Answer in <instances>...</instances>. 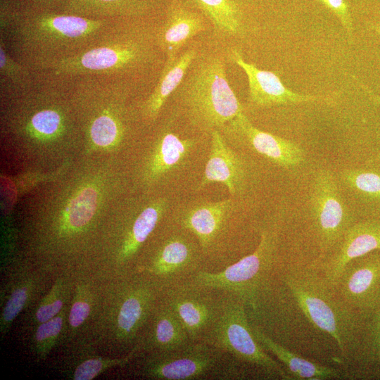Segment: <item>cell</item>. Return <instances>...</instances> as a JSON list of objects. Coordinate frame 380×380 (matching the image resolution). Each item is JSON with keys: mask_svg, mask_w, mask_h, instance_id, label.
Masks as SVG:
<instances>
[{"mask_svg": "<svg viewBox=\"0 0 380 380\" xmlns=\"http://www.w3.org/2000/svg\"><path fill=\"white\" fill-rule=\"evenodd\" d=\"M232 207L233 202L230 198L196 203L182 211L178 222L196 237L201 251L206 254L223 233Z\"/></svg>", "mask_w": 380, "mask_h": 380, "instance_id": "obj_18", "label": "cell"}, {"mask_svg": "<svg viewBox=\"0 0 380 380\" xmlns=\"http://www.w3.org/2000/svg\"><path fill=\"white\" fill-rule=\"evenodd\" d=\"M231 59L246 73L248 82L249 100L259 107L327 101L330 97L305 95L286 88L277 75L261 70L246 62L236 49L230 51Z\"/></svg>", "mask_w": 380, "mask_h": 380, "instance_id": "obj_17", "label": "cell"}, {"mask_svg": "<svg viewBox=\"0 0 380 380\" xmlns=\"http://www.w3.org/2000/svg\"><path fill=\"white\" fill-rule=\"evenodd\" d=\"M334 286L341 299L369 316L380 308V250L350 261Z\"/></svg>", "mask_w": 380, "mask_h": 380, "instance_id": "obj_12", "label": "cell"}, {"mask_svg": "<svg viewBox=\"0 0 380 380\" xmlns=\"http://www.w3.org/2000/svg\"><path fill=\"white\" fill-rule=\"evenodd\" d=\"M162 285L136 270L100 279L96 312L84 341L108 352L138 343L160 299Z\"/></svg>", "mask_w": 380, "mask_h": 380, "instance_id": "obj_2", "label": "cell"}, {"mask_svg": "<svg viewBox=\"0 0 380 380\" xmlns=\"http://www.w3.org/2000/svg\"><path fill=\"white\" fill-rule=\"evenodd\" d=\"M65 346V355L61 360V372L70 379L91 380L106 370L128 364L142 353L137 344L126 355L110 357L96 355L92 345L80 341Z\"/></svg>", "mask_w": 380, "mask_h": 380, "instance_id": "obj_20", "label": "cell"}, {"mask_svg": "<svg viewBox=\"0 0 380 380\" xmlns=\"http://www.w3.org/2000/svg\"><path fill=\"white\" fill-rule=\"evenodd\" d=\"M167 208V199H156L130 221L108 260L107 275L134 270L132 261L135 255L163 218Z\"/></svg>", "mask_w": 380, "mask_h": 380, "instance_id": "obj_16", "label": "cell"}, {"mask_svg": "<svg viewBox=\"0 0 380 380\" xmlns=\"http://www.w3.org/2000/svg\"><path fill=\"white\" fill-rule=\"evenodd\" d=\"M380 250V220L355 222L319 270L334 286L345 267L353 260Z\"/></svg>", "mask_w": 380, "mask_h": 380, "instance_id": "obj_15", "label": "cell"}, {"mask_svg": "<svg viewBox=\"0 0 380 380\" xmlns=\"http://www.w3.org/2000/svg\"><path fill=\"white\" fill-rule=\"evenodd\" d=\"M274 340L299 354L332 357L350 366L369 316L348 305L317 269L287 263L274 269L269 303Z\"/></svg>", "mask_w": 380, "mask_h": 380, "instance_id": "obj_1", "label": "cell"}, {"mask_svg": "<svg viewBox=\"0 0 380 380\" xmlns=\"http://www.w3.org/2000/svg\"><path fill=\"white\" fill-rule=\"evenodd\" d=\"M98 194L91 186L80 191L69 203L65 217L57 227L56 237L65 238L81 233L87 228L95 214Z\"/></svg>", "mask_w": 380, "mask_h": 380, "instance_id": "obj_30", "label": "cell"}, {"mask_svg": "<svg viewBox=\"0 0 380 380\" xmlns=\"http://www.w3.org/2000/svg\"><path fill=\"white\" fill-rule=\"evenodd\" d=\"M223 128L227 134L240 139L253 150L282 167H296L305 160L304 151L298 145L258 129L243 112Z\"/></svg>", "mask_w": 380, "mask_h": 380, "instance_id": "obj_14", "label": "cell"}, {"mask_svg": "<svg viewBox=\"0 0 380 380\" xmlns=\"http://www.w3.org/2000/svg\"><path fill=\"white\" fill-rule=\"evenodd\" d=\"M160 298L173 311L192 342L201 341L216 317L220 291L191 279L162 285Z\"/></svg>", "mask_w": 380, "mask_h": 380, "instance_id": "obj_10", "label": "cell"}, {"mask_svg": "<svg viewBox=\"0 0 380 380\" xmlns=\"http://www.w3.org/2000/svg\"><path fill=\"white\" fill-rule=\"evenodd\" d=\"M251 325L258 343L281 362L289 379L322 380L343 376L339 369L307 359L277 343L257 327Z\"/></svg>", "mask_w": 380, "mask_h": 380, "instance_id": "obj_24", "label": "cell"}, {"mask_svg": "<svg viewBox=\"0 0 380 380\" xmlns=\"http://www.w3.org/2000/svg\"><path fill=\"white\" fill-rule=\"evenodd\" d=\"M279 225L265 228L253 253L221 271L201 270L190 279L205 288L241 295L253 289L274 268L279 260Z\"/></svg>", "mask_w": 380, "mask_h": 380, "instance_id": "obj_7", "label": "cell"}, {"mask_svg": "<svg viewBox=\"0 0 380 380\" xmlns=\"http://www.w3.org/2000/svg\"><path fill=\"white\" fill-rule=\"evenodd\" d=\"M246 169L242 159L226 144L218 130L211 132L210 148L201 179L200 190L209 184H223L232 196L240 194L246 182Z\"/></svg>", "mask_w": 380, "mask_h": 380, "instance_id": "obj_19", "label": "cell"}, {"mask_svg": "<svg viewBox=\"0 0 380 380\" xmlns=\"http://www.w3.org/2000/svg\"><path fill=\"white\" fill-rule=\"evenodd\" d=\"M112 23L46 10L20 13L0 34L11 53L34 70L84 51Z\"/></svg>", "mask_w": 380, "mask_h": 380, "instance_id": "obj_3", "label": "cell"}, {"mask_svg": "<svg viewBox=\"0 0 380 380\" xmlns=\"http://www.w3.org/2000/svg\"><path fill=\"white\" fill-rule=\"evenodd\" d=\"M376 31L379 33V34L380 35V22L377 24L376 27ZM377 100L379 101V102L380 103V97H379L377 99Z\"/></svg>", "mask_w": 380, "mask_h": 380, "instance_id": "obj_36", "label": "cell"}, {"mask_svg": "<svg viewBox=\"0 0 380 380\" xmlns=\"http://www.w3.org/2000/svg\"><path fill=\"white\" fill-rule=\"evenodd\" d=\"M194 243L180 234L167 238L145 262L134 270L151 277L161 285L190 279L201 269Z\"/></svg>", "mask_w": 380, "mask_h": 380, "instance_id": "obj_13", "label": "cell"}, {"mask_svg": "<svg viewBox=\"0 0 380 380\" xmlns=\"http://www.w3.org/2000/svg\"><path fill=\"white\" fill-rule=\"evenodd\" d=\"M35 5L39 6H52L58 4H61L62 6L67 0H29Z\"/></svg>", "mask_w": 380, "mask_h": 380, "instance_id": "obj_35", "label": "cell"}, {"mask_svg": "<svg viewBox=\"0 0 380 380\" xmlns=\"http://www.w3.org/2000/svg\"><path fill=\"white\" fill-rule=\"evenodd\" d=\"M34 70L15 58L0 37V89L1 92L19 96L30 90L36 84Z\"/></svg>", "mask_w": 380, "mask_h": 380, "instance_id": "obj_32", "label": "cell"}, {"mask_svg": "<svg viewBox=\"0 0 380 380\" xmlns=\"http://www.w3.org/2000/svg\"><path fill=\"white\" fill-rule=\"evenodd\" d=\"M155 32L108 25L95 44L83 52L48 65L57 79L87 75L121 79L151 65L156 58Z\"/></svg>", "mask_w": 380, "mask_h": 380, "instance_id": "obj_4", "label": "cell"}, {"mask_svg": "<svg viewBox=\"0 0 380 380\" xmlns=\"http://www.w3.org/2000/svg\"><path fill=\"white\" fill-rule=\"evenodd\" d=\"M197 54L196 49H191L173 59L165 60L156 85L141 106L146 119H156L167 99L184 81Z\"/></svg>", "mask_w": 380, "mask_h": 380, "instance_id": "obj_26", "label": "cell"}, {"mask_svg": "<svg viewBox=\"0 0 380 380\" xmlns=\"http://www.w3.org/2000/svg\"><path fill=\"white\" fill-rule=\"evenodd\" d=\"M311 228L317 248L315 269L319 270L353 224L334 175L319 170L314 179L310 197Z\"/></svg>", "mask_w": 380, "mask_h": 380, "instance_id": "obj_8", "label": "cell"}, {"mask_svg": "<svg viewBox=\"0 0 380 380\" xmlns=\"http://www.w3.org/2000/svg\"><path fill=\"white\" fill-rule=\"evenodd\" d=\"M69 304L58 315L25 334L29 349L37 361L45 360L54 348L63 344Z\"/></svg>", "mask_w": 380, "mask_h": 380, "instance_id": "obj_31", "label": "cell"}, {"mask_svg": "<svg viewBox=\"0 0 380 380\" xmlns=\"http://www.w3.org/2000/svg\"><path fill=\"white\" fill-rule=\"evenodd\" d=\"M195 145L191 139H182L169 129L158 138L145 169V179L156 182L183 165Z\"/></svg>", "mask_w": 380, "mask_h": 380, "instance_id": "obj_27", "label": "cell"}, {"mask_svg": "<svg viewBox=\"0 0 380 380\" xmlns=\"http://www.w3.org/2000/svg\"><path fill=\"white\" fill-rule=\"evenodd\" d=\"M201 341L224 350L242 365L255 367L268 376L289 379L281 364L273 359L255 338L244 302L233 293L220 291L216 317Z\"/></svg>", "mask_w": 380, "mask_h": 380, "instance_id": "obj_6", "label": "cell"}, {"mask_svg": "<svg viewBox=\"0 0 380 380\" xmlns=\"http://www.w3.org/2000/svg\"><path fill=\"white\" fill-rule=\"evenodd\" d=\"M75 277L56 275L46 293L31 308L23 312L21 331L25 335L39 324L58 315L70 302Z\"/></svg>", "mask_w": 380, "mask_h": 380, "instance_id": "obj_28", "label": "cell"}, {"mask_svg": "<svg viewBox=\"0 0 380 380\" xmlns=\"http://www.w3.org/2000/svg\"><path fill=\"white\" fill-rule=\"evenodd\" d=\"M101 277L89 274L75 277L62 344L64 346L85 339L96 312Z\"/></svg>", "mask_w": 380, "mask_h": 380, "instance_id": "obj_21", "label": "cell"}, {"mask_svg": "<svg viewBox=\"0 0 380 380\" xmlns=\"http://www.w3.org/2000/svg\"><path fill=\"white\" fill-rule=\"evenodd\" d=\"M226 76L223 58L213 56L199 61L181 84V101L195 127L212 132L243 112Z\"/></svg>", "mask_w": 380, "mask_h": 380, "instance_id": "obj_5", "label": "cell"}, {"mask_svg": "<svg viewBox=\"0 0 380 380\" xmlns=\"http://www.w3.org/2000/svg\"><path fill=\"white\" fill-rule=\"evenodd\" d=\"M0 334L4 338L21 312L33 306L49 290L53 277L29 260L18 259L1 274Z\"/></svg>", "mask_w": 380, "mask_h": 380, "instance_id": "obj_11", "label": "cell"}, {"mask_svg": "<svg viewBox=\"0 0 380 380\" xmlns=\"http://www.w3.org/2000/svg\"><path fill=\"white\" fill-rule=\"evenodd\" d=\"M163 0H67L62 13L110 20L143 15Z\"/></svg>", "mask_w": 380, "mask_h": 380, "instance_id": "obj_25", "label": "cell"}, {"mask_svg": "<svg viewBox=\"0 0 380 380\" xmlns=\"http://www.w3.org/2000/svg\"><path fill=\"white\" fill-rule=\"evenodd\" d=\"M210 20L215 29L227 34L242 31V19L236 0H190Z\"/></svg>", "mask_w": 380, "mask_h": 380, "instance_id": "obj_33", "label": "cell"}, {"mask_svg": "<svg viewBox=\"0 0 380 380\" xmlns=\"http://www.w3.org/2000/svg\"><path fill=\"white\" fill-rule=\"evenodd\" d=\"M191 342L175 314L160 298L138 341L142 353L171 351Z\"/></svg>", "mask_w": 380, "mask_h": 380, "instance_id": "obj_22", "label": "cell"}, {"mask_svg": "<svg viewBox=\"0 0 380 380\" xmlns=\"http://www.w3.org/2000/svg\"><path fill=\"white\" fill-rule=\"evenodd\" d=\"M341 177L343 182L362 201L380 206V171L374 169H348Z\"/></svg>", "mask_w": 380, "mask_h": 380, "instance_id": "obj_34", "label": "cell"}, {"mask_svg": "<svg viewBox=\"0 0 380 380\" xmlns=\"http://www.w3.org/2000/svg\"><path fill=\"white\" fill-rule=\"evenodd\" d=\"M349 367L352 376L380 379V308L369 316Z\"/></svg>", "mask_w": 380, "mask_h": 380, "instance_id": "obj_29", "label": "cell"}, {"mask_svg": "<svg viewBox=\"0 0 380 380\" xmlns=\"http://www.w3.org/2000/svg\"><path fill=\"white\" fill-rule=\"evenodd\" d=\"M203 17L178 1L169 7L163 25L155 32L157 45L171 60L192 37L205 30Z\"/></svg>", "mask_w": 380, "mask_h": 380, "instance_id": "obj_23", "label": "cell"}, {"mask_svg": "<svg viewBox=\"0 0 380 380\" xmlns=\"http://www.w3.org/2000/svg\"><path fill=\"white\" fill-rule=\"evenodd\" d=\"M377 159H380V154L378 156V157L376 158V160Z\"/></svg>", "mask_w": 380, "mask_h": 380, "instance_id": "obj_37", "label": "cell"}, {"mask_svg": "<svg viewBox=\"0 0 380 380\" xmlns=\"http://www.w3.org/2000/svg\"><path fill=\"white\" fill-rule=\"evenodd\" d=\"M227 353L203 341L191 342L180 348L144 353L139 372L154 380L213 379Z\"/></svg>", "mask_w": 380, "mask_h": 380, "instance_id": "obj_9", "label": "cell"}]
</instances>
